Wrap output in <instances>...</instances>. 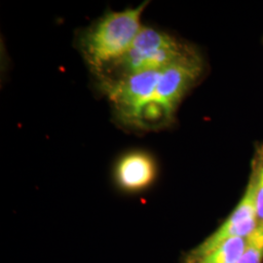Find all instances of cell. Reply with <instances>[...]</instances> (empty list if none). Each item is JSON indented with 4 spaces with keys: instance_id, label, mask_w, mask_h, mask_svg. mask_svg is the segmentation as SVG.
<instances>
[{
    "instance_id": "1",
    "label": "cell",
    "mask_w": 263,
    "mask_h": 263,
    "mask_svg": "<svg viewBox=\"0 0 263 263\" xmlns=\"http://www.w3.org/2000/svg\"><path fill=\"white\" fill-rule=\"evenodd\" d=\"M148 2L136 8L110 12L99 20L81 40L82 53L97 74L125 56L141 28V18Z\"/></svg>"
},
{
    "instance_id": "2",
    "label": "cell",
    "mask_w": 263,
    "mask_h": 263,
    "mask_svg": "<svg viewBox=\"0 0 263 263\" xmlns=\"http://www.w3.org/2000/svg\"><path fill=\"white\" fill-rule=\"evenodd\" d=\"M192 48L168 33L142 27L129 52L111 66L121 76L148 70H162L185 56Z\"/></svg>"
},
{
    "instance_id": "3",
    "label": "cell",
    "mask_w": 263,
    "mask_h": 263,
    "mask_svg": "<svg viewBox=\"0 0 263 263\" xmlns=\"http://www.w3.org/2000/svg\"><path fill=\"white\" fill-rule=\"evenodd\" d=\"M162 70L125 74L117 79L103 77V90L120 118L135 124L141 109L153 101Z\"/></svg>"
},
{
    "instance_id": "4",
    "label": "cell",
    "mask_w": 263,
    "mask_h": 263,
    "mask_svg": "<svg viewBox=\"0 0 263 263\" xmlns=\"http://www.w3.org/2000/svg\"><path fill=\"white\" fill-rule=\"evenodd\" d=\"M203 71L202 59L191 49L172 66L161 71L153 101L173 119L184 95L198 80Z\"/></svg>"
},
{
    "instance_id": "5",
    "label": "cell",
    "mask_w": 263,
    "mask_h": 263,
    "mask_svg": "<svg viewBox=\"0 0 263 263\" xmlns=\"http://www.w3.org/2000/svg\"><path fill=\"white\" fill-rule=\"evenodd\" d=\"M258 223L259 220L255 208V175L254 170L252 169L248 186L238 205L223 223L191 252L188 259L198 258L209 254L219 245L230 239L247 238Z\"/></svg>"
},
{
    "instance_id": "6",
    "label": "cell",
    "mask_w": 263,
    "mask_h": 263,
    "mask_svg": "<svg viewBox=\"0 0 263 263\" xmlns=\"http://www.w3.org/2000/svg\"><path fill=\"white\" fill-rule=\"evenodd\" d=\"M155 177V161L145 151H131L123 155L115 168L118 184L129 191H139L147 187Z\"/></svg>"
},
{
    "instance_id": "7",
    "label": "cell",
    "mask_w": 263,
    "mask_h": 263,
    "mask_svg": "<svg viewBox=\"0 0 263 263\" xmlns=\"http://www.w3.org/2000/svg\"><path fill=\"white\" fill-rule=\"evenodd\" d=\"M246 238H234L219 245L214 251L188 263H239L244 253Z\"/></svg>"
},
{
    "instance_id": "8",
    "label": "cell",
    "mask_w": 263,
    "mask_h": 263,
    "mask_svg": "<svg viewBox=\"0 0 263 263\" xmlns=\"http://www.w3.org/2000/svg\"><path fill=\"white\" fill-rule=\"evenodd\" d=\"M239 263H263V221L246 238L244 253Z\"/></svg>"
},
{
    "instance_id": "9",
    "label": "cell",
    "mask_w": 263,
    "mask_h": 263,
    "mask_svg": "<svg viewBox=\"0 0 263 263\" xmlns=\"http://www.w3.org/2000/svg\"><path fill=\"white\" fill-rule=\"evenodd\" d=\"M255 175V208L259 222L263 221V146L256 151L253 168Z\"/></svg>"
}]
</instances>
